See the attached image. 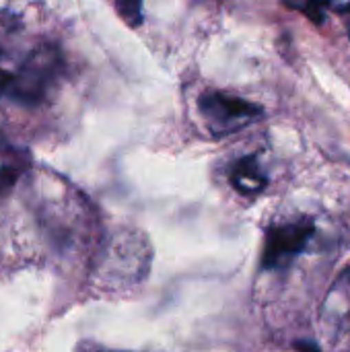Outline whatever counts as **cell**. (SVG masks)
<instances>
[{
	"instance_id": "5",
	"label": "cell",
	"mask_w": 350,
	"mask_h": 352,
	"mask_svg": "<svg viewBox=\"0 0 350 352\" xmlns=\"http://www.w3.org/2000/svg\"><path fill=\"white\" fill-rule=\"evenodd\" d=\"M116 10L130 27L142 25V0H116Z\"/></svg>"
},
{
	"instance_id": "6",
	"label": "cell",
	"mask_w": 350,
	"mask_h": 352,
	"mask_svg": "<svg viewBox=\"0 0 350 352\" xmlns=\"http://www.w3.org/2000/svg\"><path fill=\"white\" fill-rule=\"evenodd\" d=\"M285 4H289L295 10H301L305 16H309L314 23H322L324 21V10H322V0H285Z\"/></svg>"
},
{
	"instance_id": "11",
	"label": "cell",
	"mask_w": 350,
	"mask_h": 352,
	"mask_svg": "<svg viewBox=\"0 0 350 352\" xmlns=\"http://www.w3.org/2000/svg\"><path fill=\"white\" fill-rule=\"evenodd\" d=\"M97 352H109V351H97Z\"/></svg>"
},
{
	"instance_id": "1",
	"label": "cell",
	"mask_w": 350,
	"mask_h": 352,
	"mask_svg": "<svg viewBox=\"0 0 350 352\" xmlns=\"http://www.w3.org/2000/svg\"><path fill=\"white\" fill-rule=\"evenodd\" d=\"M62 70V56L58 47L43 45L33 50L17 72L0 68V97L10 99L23 107L39 105L52 82Z\"/></svg>"
},
{
	"instance_id": "4",
	"label": "cell",
	"mask_w": 350,
	"mask_h": 352,
	"mask_svg": "<svg viewBox=\"0 0 350 352\" xmlns=\"http://www.w3.org/2000/svg\"><path fill=\"white\" fill-rule=\"evenodd\" d=\"M231 184L239 194L254 196L260 194L268 186V177L260 167V161L256 155L239 159L231 169Z\"/></svg>"
},
{
	"instance_id": "10",
	"label": "cell",
	"mask_w": 350,
	"mask_h": 352,
	"mask_svg": "<svg viewBox=\"0 0 350 352\" xmlns=\"http://www.w3.org/2000/svg\"><path fill=\"white\" fill-rule=\"evenodd\" d=\"M0 56H2V47H0Z\"/></svg>"
},
{
	"instance_id": "8",
	"label": "cell",
	"mask_w": 350,
	"mask_h": 352,
	"mask_svg": "<svg viewBox=\"0 0 350 352\" xmlns=\"http://www.w3.org/2000/svg\"><path fill=\"white\" fill-rule=\"evenodd\" d=\"M336 289L338 291H342V295L349 299V305H350V266L340 274V278H338V283H336Z\"/></svg>"
},
{
	"instance_id": "2",
	"label": "cell",
	"mask_w": 350,
	"mask_h": 352,
	"mask_svg": "<svg viewBox=\"0 0 350 352\" xmlns=\"http://www.w3.org/2000/svg\"><path fill=\"white\" fill-rule=\"evenodd\" d=\"M314 233H316V225L311 219H301V221L270 227L266 233L262 266L266 270L287 268L307 248Z\"/></svg>"
},
{
	"instance_id": "7",
	"label": "cell",
	"mask_w": 350,
	"mask_h": 352,
	"mask_svg": "<svg viewBox=\"0 0 350 352\" xmlns=\"http://www.w3.org/2000/svg\"><path fill=\"white\" fill-rule=\"evenodd\" d=\"M17 179H19V171L14 167H0V194L12 188Z\"/></svg>"
},
{
	"instance_id": "3",
	"label": "cell",
	"mask_w": 350,
	"mask_h": 352,
	"mask_svg": "<svg viewBox=\"0 0 350 352\" xmlns=\"http://www.w3.org/2000/svg\"><path fill=\"white\" fill-rule=\"evenodd\" d=\"M198 107L202 116L223 132H233L264 113V109L258 103L221 91L202 93L198 99Z\"/></svg>"
},
{
	"instance_id": "9",
	"label": "cell",
	"mask_w": 350,
	"mask_h": 352,
	"mask_svg": "<svg viewBox=\"0 0 350 352\" xmlns=\"http://www.w3.org/2000/svg\"><path fill=\"white\" fill-rule=\"evenodd\" d=\"M295 351L297 352H322L314 342H295Z\"/></svg>"
}]
</instances>
